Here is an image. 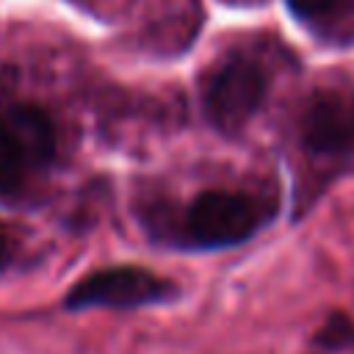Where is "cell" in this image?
<instances>
[{
  "mask_svg": "<svg viewBox=\"0 0 354 354\" xmlns=\"http://www.w3.org/2000/svg\"><path fill=\"white\" fill-rule=\"evenodd\" d=\"M277 213V205L246 191L210 188L183 213V241L194 249H230L254 238Z\"/></svg>",
  "mask_w": 354,
  "mask_h": 354,
  "instance_id": "cell-1",
  "label": "cell"
},
{
  "mask_svg": "<svg viewBox=\"0 0 354 354\" xmlns=\"http://www.w3.org/2000/svg\"><path fill=\"white\" fill-rule=\"evenodd\" d=\"M55 158L53 119L30 102L0 108V196H19Z\"/></svg>",
  "mask_w": 354,
  "mask_h": 354,
  "instance_id": "cell-2",
  "label": "cell"
},
{
  "mask_svg": "<svg viewBox=\"0 0 354 354\" xmlns=\"http://www.w3.org/2000/svg\"><path fill=\"white\" fill-rule=\"evenodd\" d=\"M268 94L266 69L249 55H230L205 83V119L224 136H238L263 108Z\"/></svg>",
  "mask_w": 354,
  "mask_h": 354,
  "instance_id": "cell-3",
  "label": "cell"
},
{
  "mask_svg": "<svg viewBox=\"0 0 354 354\" xmlns=\"http://www.w3.org/2000/svg\"><path fill=\"white\" fill-rule=\"evenodd\" d=\"M177 296V288L138 266H113L100 268L72 285V290L64 296V310L80 313L94 307L108 310H136L147 304H163Z\"/></svg>",
  "mask_w": 354,
  "mask_h": 354,
  "instance_id": "cell-4",
  "label": "cell"
},
{
  "mask_svg": "<svg viewBox=\"0 0 354 354\" xmlns=\"http://www.w3.org/2000/svg\"><path fill=\"white\" fill-rule=\"evenodd\" d=\"M299 141L307 155L326 160L354 158V94L315 91L299 116Z\"/></svg>",
  "mask_w": 354,
  "mask_h": 354,
  "instance_id": "cell-5",
  "label": "cell"
},
{
  "mask_svg": "<svg viewBox=\"0 0 354 354\" xmlns=\"http://www.w3.org/2000/svg\"><path fill=\"white\" fill-rule=\"evenodd\" d=\"M313 346L326 354H346L354 348V318L343 310L326 315V321L313 335Z\"/></svg>",
  "mask_w": 354,
  "mask_h": 354,
  "instance_id": "cell-6",
  "label": "cell"
},
{
  "mask_svg": "<svg viewBox=\"0 0 354 354\" xmlns=\"http://www.w3.org/2000/svg\"><path fill=\"white\" fill-rule=\"evenodd\" d=\"M290 14L307 25H324L337 19L346 8H351L354 0H285Z\"/></svg>",
  "mask_w": 354,
  "mask_h": 354,
  "instance_id": "cell-7",
  "label": "cell"
},
{
  "mask_svg": "<svg viewBox=\"0 0 354 354\" xmlns=\"http://www.w3.org/2000/svg\"><path fill=\"white\" fill-rule=\"evenodd\" d=\"M11 257H14V246H11V238H8V235L0 230V271H6V268H8Z\"/></svg>",
  "mask_w": 354,
  "mask_h": 354,
  "instance_id": "cell-8",
  "label": "cell"
}]
</instances>
